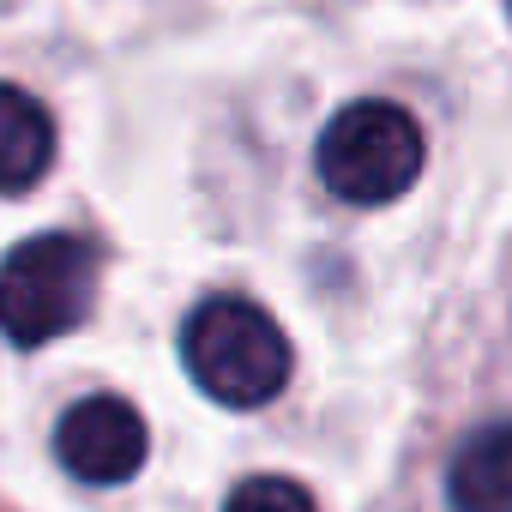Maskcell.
<instances>
[{
	"label": "cell",
	"mask_w": 512,
	"mask_h": 512,
	"mask_svg": "<svg viewBox=\"0 0 512 512\" xmlns=\"http://www.w3.org/2000/svg\"><path fill=\"white\" fill-rule=\"evenodd\" d=\"M506 7H512V0H506Z\"/></svg>",
	"instance_id": "8"
},
{
	"label": "cell",
	"mask_w": 512,
	"mask_h": 512,
	"mask_svg": "<svg viewBox=\"0 0 512 512\" xmlns=\"http://www.w3.org/2000/svg\"><path fill=\"white\" fill-rule=\"evenodd\" d=\"M422 175V127L398 103H350L320 133V181L350 205H386Z\"/></svg>",
	"instance_id": "3"
},
{
	"label": "cell",
	"mask_w": 512,
	"mask_h": 512,
	"mask_svg": "<svg viewBox=\"0 0 512 512\" xmlns=\"http://www.w3.org/2000/svg\"><path fill=\"white\" fill-rule=\"evenodd\" d=\"M97 302V247L85 235H25L0 260V332L19 350H43L73 332Z\"/></svg>",
	"instance_id": "2"
},
{
	"label": "cell",
	"mask_w": 512,
	"mask_h": 512,
	"mask_svg": "<svg viewBox=\"0 0 512 512\" xmlns=\"http://www.w3.org/2000/svg\"><path fill=\"white\" fill-rule=\"evenodd\" d=\"M55 157V121L19 85H0V193H25Z\"/></svg>",
	"instance_id": "6"
},
{
	"label": "cell",
	"mask_w": 512,
	"mask_h": 512,
	"mask_svg": "<svg viewBox=\"0 0 512 512\" xmlns=\"http://www.w3.org/2000/svg\"><path fill=\"white\" fill-rule=\"evenodd\" d=\"M223 512H314V494L290 476H247Z\"/></svg>",
	"instance_id": "7"
},
{
	"label": "cell",
	"mask_w": 512,
	"mask_h": 512,
	"mask_svg": "<svg viewBox=\"0 0 512 512\" xmlns=\"http://www.w3.org/2000/svg\"><path fill=\"white\" fill-rule=\"evenodd\" d=\"M181 362L193 386L229 410L272 404L290 380V344L266 308L247 296H211L181 326Z\"/></svg>",
	"instance_id": "1"
},
{
	"label": "cell",
	"mask_w": 512,
	"mask_h": 512,
	"mask_svg": "<svg viewBox=\"0 0 512 512\" xmlns=\"http://www.w3.org/2000/svg\"><path fill=\"white\" fill-rule=\"evenodd\" d=\"M446 488L458 512H512V422L476 428L458 446Z\"/></svg>",
	"instance_id": "5"
},
{
	"label": "cell",
	"mask_w": 512,
	"mask_h": 512,
	"mask_svg": "<svg viewBox=\"0 0 512 512\" xmlns=\"http://www.w3.org/2000/svg\"><path fill=\"white\" fill-rule=\"evenodd\" d=\"M145 446H151V434H145L139 410L127 398H109V392L103 398H79L61 416V428H55V458L91 488L127 482L145 464Z\"/></svg>",
	"instance_id": "4"
}]
</instances>
